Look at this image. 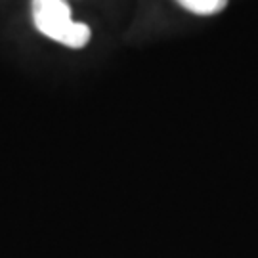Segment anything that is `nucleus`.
I'll return each instance as SVG.
<instances>
[{
	"mask_svg": "<svg viewBox=\"0 0 258 258\" xmlns=\"http://www.w3.org/2000/svg\"><path fill=\"white\" fill-rule=\"evenodd\" d=\"M31 16L38 33L57 44L81 50L92 38L90 27L73 19L67 0H33Z\"/></svg>",
	"mask_w": 258,
	"mask_h": 258,
	"instance_id": "nucleus-1",
	"label": "nucleus"
},
{
	"mask_svg": "<svg viewBox=\"0 0 258 258\" xmlns=\"http://www.w3.org/2000/svg\"><path fill=\"white\" fill-rule=\"evenodd\" d=\"M176 2L195 16H216L228 6V0H176Z\"/></svg>",
	"mask_w": 258,
	"mask_h": 258,
	"instance_id": "nucleus-2",
	"label": "nucleus"
}]
</instances>
